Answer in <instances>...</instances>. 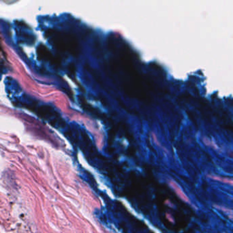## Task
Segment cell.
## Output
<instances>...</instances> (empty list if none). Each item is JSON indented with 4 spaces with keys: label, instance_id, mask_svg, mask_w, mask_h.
<instances>
[{
    "label": "cell",
    "instance_id": "1",
    "mask_svg": "<svg viewBox=\"0 0 233 233\" xmlns=\"http://www.w3.org/2000/svg\"><path fill=\"white\" fill-rule=\"evenodd\" d=\"M50 34L53 43L58 49L68 52L72 56L77 55L78 53V44L73 36L59 31H53Z\"/></svg>",
    "mask_w": 233,
    "mask_h": 233
}]
</instances>
